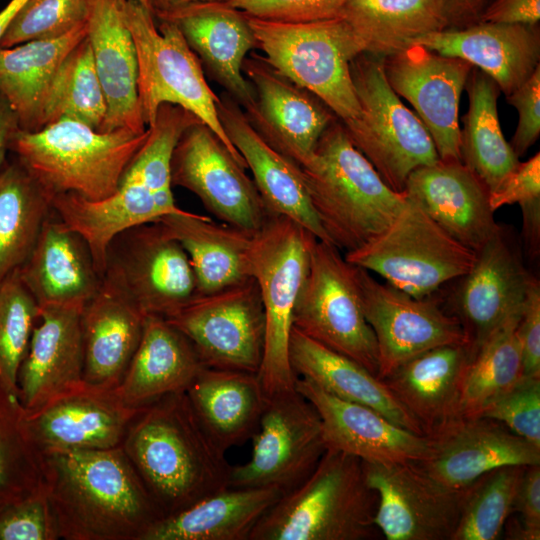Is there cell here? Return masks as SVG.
<instances>
[{
    "label": "cell",
    "instance_id": "obj_1",
    "mask_svg": "<svg viewBox=\"0 0 540 540\" xmlns=\"http://www.w3.org/2000/svg\"><path fill=\"white\" fill-rule=\"evenodd\" d=\"M43 453L60 539L142 540L164 517L121 446Z\"/></svg>",
    "mask_w": 540,
    "mask_h": 540
},
{
    "label": "cell",
    "instance_id": "obj_2",
    "mask_svg": "<svg viewBox=\"0 0 540 540\" xmlns=\"http://www.w3.org/2000/svg\"><path fill=\"white\" fill-rule=\"evenodd\" d=\"M163 516L229 487L231 467L184 392L141 408L121 444Z\"/></svg>",
    "mask_w": 540,
    "mask_h": 540
},
{
    "label": "cell",
    "instance_id": "obj_3",
    "mask_svg": "<svg viewBox=\"0 0 540 540\" xmlns=\"http://www.w3.org/2000/svg\"><path fill=\"white\" fill-rule=\"evenodd\" d=\"M300 169L324 231L345 253L386 229L407 199L404 191H395L384 182L353 145L338 118L324 131L310 161Z\"/></svg>",
    "mask_w": 540,
    "mask_h": 540
},
{
    "label": "cell",
    "instance_id": "obj_4",
    "mask_svg": "<svg viewBox=\"0 0 540 540\" xmlns=\"http://www.w3.org/2000/svg\"><path fill=\"white\" fill-rule=\"evenodd\" d=\"M377 500L362 461L327 448L312 473L262 515L249 540L373 539Z\"/></svg>",
    "mask_w": 540,
    "mask_h": 540
},
{
    "label": "cell",
    "instance_id": "obj_5",
    "mask_svg": "<svg viewBox=\"0 0 540 540\" xmlns=\"http://www.w3.org/2000/svg\"><path fill=\"white\" fill-rule=\"evenodd\" d=\"M148 135L127 129L102 132L60 119L37 131L20 130L10 152L52 197L72 193L98 201L112 195Z\"/></svg>",
    "mask_w": 540,
    "mask_h": 540
},
{
    "label": "cell",
    "instance_id": "obj_6",
    "mask_svg": "<svg viewBox=\"0 0 540 540\" xmlns=\"http://www.w3.org/2000/svg\"><path fill=\"white\" fill-rule=\"evenodd\" d=\"M315 239L305 228L279 215H272L252 237L250 273L258 284L265 317L263 358L257 375L266 400L296 390L298 376L290 363V337Z\"/></svg>",
    "mask_w": 540,
    "mask_h": 540
},
{
    "label": "cell",
    "instance_id": "obj_7",
    "mask_svg": "<svg viewBox=\"0 0 540 540\" xmlns=\"http://www.w3.org/2000/svg\"><path fill=\"white\" fill-rule=\"evenodd\" d=\"M246 16L269 65L317 96L340 121L358 116L350 63L363 50L343 19L279 22Z\"/></svg>",
    "mask_w": 540,
    "mask_h": 540
},
{
    "label": "cell",
    "instance_id": "obj_8",
    "mask_svg": "<svg viewBox=\"0 0 540 540\" xmlns=\"http://www.w3.org/2000/svg\"><path fill=\"white\" fill-rule=\"evenodd\" d=\"M124 17L138 60V99L143 121L151 126L163 104L182 107L210 127L244 167L227 137L217 112V96L206 82L203 67L179 28L157 20L138 0L124 1Z\"/></svg>",
    "mask_w": 540,
    "mask_h": 540
},
{
    "label": "cell",
    "instance_id": "obj_9",
    "mask_svg": "<svg viewBox=\"0 0 540 540\" xmlns=\"http://www.w3.org/2000/svg\"><path fill=\"white\" fill-rule=\"evenodd\" d=\"M350 73L359 114L341 122L353 145L384 182L403 192L415 169L438 161L434 142L417 115L389 86L380 57L359 54L350 63Z\"/></svg>",
    "mask_w": 540,
    "mask_h": 540
},
{
    "label": "cell",
    "instance_id": "obj_10",
    "mask_svg": "<svg viewBox=\"0 0 540 540\" xmlns=\"http://www.w3.org/2000/svg\"><path fill=\"white\" fill-rule=\"evenodd\" d=\"M344 258L413 297L426 298L440 286L466 275L476 252L449 235L407 195L388 227L361 247L346 252Z\"/></svg>",
    "mask_w": 540,
    "mask_h": 540
},
{
    "label": "cell",
    "instance_id": "obj_11",
    "mask_svg": "<svg viewBox=\"0 0 540 540\" xmlns=\"http://www.w3.org/2000/svg\"><path fill=\"white\" fill-rule=\"evenodd\" d=\"M294 328L378 375L375 335L362 309L353 265L333 244L315 239Z\"/></svg>",
    "mask_w": 540,
    "mask_h": 540
},
{
    "label": "cell",
    "instance_id": "obj_12",
    "mask_svg": "<svg viewBox=\"0 0 540 540\" xmlns=\"http://www.w3.org/2000/svg\"><path fill=\"white\" fill-rule=\"evenodd\" d=\"M166 320L189 339L205 367L258 373L265 317L253 277L214 292L195 294Z\"/></svg>",
    "mask_w": 540,
    "mask_h": 540
},
{
    "label": "cell",
    "instance_id": "obj_13",
    "mask_svg": "<svg viewBox=\"0 0 540 540\" xmlns=\"http://www.w3.org/2000/svg\"><path fill=\"white\" fill-rule=\"evenodd\" d=\"M103 277L145 316L166 319L197 294L186 251L157 221L133 226L112 239Z\"/></svg>",
    "mask_w": 540,
    "mask_h": 540
},
{
    "label": "cell",
    "instance_id": "obj_14",
    "mask_svg": "<svg viewBox=\"0 0 540 540\" xmlns=\"http://www.w3.org/2000/svg\"><path fill=\"white\" fill-rule=\"evenodd\" d=\"M251 440L250 459L231 467V488L275 487L284 494L312 473L327 449L318 412L297 390L267 399Z\"/></svg>",
    "mask_w": 540,
    "mask_h": 540
},
{
    "label": "cell",
    "instance_id": "obj_15",
    "mask_svg": "<svg viewBox=\"0 0 540 540\" xmlns=\"http://www.w3.org/2000/svg\"><path fill=\"white\" fill-rule=\"evenodd\" d=\"M245 169L214 131L198 120L186 128L174 148L171 183L195 194L220 222L256 233L272 215Z\"/></svg>",
    "mask_w": 540,
    "mask_h": 540
},
{
    "label": "cell",
    "instance_id": "obj_16",
    "mask_svg": "<svg viewBox=\"0 0 540 540\" xmlns=\"http://www.w3.org/2000/svg\"><path fill=\"white\" fill-rule=\"evenodd\" d=\"M354 276L364 316L376 339L382 379L411 358L435 347L467 345L469 338L459 321L430 297H413L383 284L360 267Z\"/></svg>",
    "mask_w": 540,
    "mask_h": 540
},
{
    "label": "cell",
    "instance_id": "obj_17",
    "mask_svg": "<svg viewBox=\"0 0 540 540\" xmlns=\"http://www.w3.org/2000/svg\"><path fill=\"white\" fill-rule=\"evenodd\" d=\"M362 464L377 494L374 523L387 540H451L471 487L446 488L415 462Z\"/></svg>",
    "mask_w": 540,
    "mask_h": 540
},
{
    "label": "cell",
    "instance_id": "obj_18",
    "mask_svg": "<svg viewBox=\"0 0 540 540\" xmlns=\"http://www.w3.org/2000/svg\"><path fill=\"white\" fill-rule=\"evenodd\" d=\"M392 90L406 99L431 136L439 159H460L459 103L473 66L419 44L381 58Z\"/></svg>",
    "mask_w": 540,
    "mask_h": 540
},
{
    "label": "cell",
    "instance_id": "obj_19",
    "mask_svg": "<svg viewBox=\"0 0 540 540\" xmlns=\"http://www.w3.org/2000/svg\"><path fill=\"white\" fill-rule=\"evenodd\" d=\"M243 73L255 100L244 113L259 135L299 167L306 165L328 126L337 118L317 96L283 76L262 55L251 53Z\"/></svg>",
    "mask_w": 540,
    "mask_h": 540
},
{
    "label": "cell",
    "instance_id": "obj_20",
    "mask_svg": "<svg viewBox=\"0 0 540 540\" xmlns=\"http://www.w3.org/2000/svg\"><path fill=\"white\" fill-rule=\"evenodd\" d=\"M427 435L429 454L415 463L452 490L468 489L499 467L540 464V448L482 416H458Z\"/></svg>",
    "mask_w": 540,
    "mask_h": 540
},
{
    "label": "cell",
    "instance_id": "obj_21",
    "mask_svg": "<svg viewBox=\"0 0 540 540\" xmlns=\"http://www.w3.org/2000/svg\"><path fill=\"white\" fill-rule=\"evenodd\" d=\"M154 17L176 24L202 67L241 108L253 104L255 92L243 63L257 46L245 13L225 1H206L168 8Z\"/></svg>",
    "mask_w": 540,
    "mask_h": 540
},
{
    "label": "cell",
    "instance_id": "obj_22",
    "mask_svg": "<svg viewBox=\"0 0 540 540\" xmlns=\"http://www.w3.org/2000/svg\"><path fill=\"white\" fill-rule=\"evenodd\" d=\"M296 390L318 412L327 448L383 465L420 462L429 454L427 434L407 430L370 407L340 399L306 378H297Z\"/></svg>",
    "mask_w": 540,
    "mask_h": 540
},
{
    "label": "cell",
    "instance_id": "obj_23",
    "mask_svg": "<svg viewBox=\"0 0 540 540\" xmlns=\"http://www.w3.org/2000/svg\"><path fill=\"white\" fill-rule=\"evenodd\" d=\"M140 409L125 405L114 390L83 383L26 413V419L43 452L103 450L121 446Z\"/></svg>",
    "mask_w": 540,
    "mask_h": 540
},
{
    "label": "cell",
    "instance_id": "obj_24",
    "mask_svg": "<svg viewBox=\"0 0 540 540\" xmlns=\"http://www.w3.org/2000/svg\"><path fill=\"white\" fill-rule=\"evenodd\" d=\"M531 277L502 227L476 252L472 268L460 278L454 314L471 354L522 307Z\"/></svg>",
    "mask_w": 540,
    "mask_h": 540
},
{
    "label": "cell",
    "instance_id": "obj_25",
    "mask_svg": "<svg viewBox=\"0 0 540 540\" xmlns=\"http://www.w3.org/2000/svg\"><path fill=\"white\" fill-rule=\"evenodd\" d=\"M404 192L449 235L477 252L501 228L489 203V190L461 160L438 159L415 169Z\"/></svg>",
    "mask_w": 540,
    "mask_h": 540
},
{
    "label": "cell",
    "instance_id": "obj_26",
    "mask_svg": "<svg viewBox=\"0 0 540 540\" xmlns=\"http://www.w3.org/2000/svg\"><path fill=\"white\" fill-rule=\"evenodd\" d=\"M82 308L40 307V317L17 376L18 399L26 413L37 411L84 383Z\"/></svg>",
    "mask_w": 540,
    "mask_h": 540
},
{
    "label": "cell",
    "instance_id": "obj_27",
    "mask_svg": "<svg viewBox=\"0 0 540 540\" xmlns=\"http://www.w3.org/2000/svg\"><path fill=\"white\" fill-rule=\"evenodd\" d=\"M217 112L227 137L251 170L269 213L284 216L317 239L331 243L313 209L300 167L259 135L227 93L219 96Z\"/></svg>",
    "mask_w": 540,
    "mask_h": 540
},
{
    "label": "cell",
    "instance_id": "obj_28",
    "mask_svg": "<svg viewBox=\"0 0 540 540\" xmlns=\"http://www.w3.org/2000/svg\"><path fill=\"white\" fill-rule=\"evenodd\" d=\"M125 0H89L86 18L95 70L106 102L99 129L147 130L138 99V60L124 17Z\"/></svg>",
    "mask_w": 540,
    "mask_h": 540
},
{
    "label": "cell",
    "instance_id": "obj_29",
    "mask_svg": "<svg viewBox=\"0 0 540 540\" xmlns=\"http://www.w3.org/2000/svg\"><path fill=\"white\" fill-rule=\"evenodd\" d=\"M411 44L470 63L490 76L505 96L521 86L540 65L538 25L479 21L428 33Z\"/></svg>",
    "mask_w": 540,
    "mask_h": 540
},
{
    "label": "cell",
    "instance_id": "obj_30",
    "mask_svg": "<svg viewBox=\"0 0 540 540\" xmlns=\"http://www.w3.org/2000/svg\"><path fill=\"white\" fill-rule=\"evenodd\" d=\"M17 272L39 307H83L103 280L85 239L54 211Z\"/></svg>",
    "mask_w": 540,
    "mask_h": 540
},
{
    "label": "cell",
    "instance_id": "obj_31",
    "mask_svg": "<svg viewBox=\"0 0 540 540\" xmlns=\"http://www.w3.org/2000/svg\"><path fill=\"white\" fill-rule=\"evenodd\" d=\"M145 317L118 287L103 277L99 289L81 310L85 384L115 390L139 345Z\"/></svg>",
    "mask_w": 540,
    "mask_h": 540
},
{
    "label": "cell",
    "instance_id": "obj_32",
    "mask_svg": "<svg viewBox=\"0 0 540 540\" xmlns=\"http://www.w3.org/2000/svg\"><path fill=\"white\" fill-rule=\"evenodd\" d=\"M205 367L189 339L165 318L146 316L142 337L128 369L115 388L134 409L184 392Z\"/></svg>",
    "mask_w": 540,
    "mask_h": 540
},
{
    "label": "cell",
    "instance_id": "obj_33",
    "mask_svg": "<svg viewBox=\"0 0 540 540\" xmlns=\"http://www.w3.org/2000/svg\"><path fill=\"white\" fill-rule=\"evenodd\" d=\"M467 345L427 350L380 379L401 405L430 434L459 416V397Z\"/></svg>",
    "mask_w": 540,
    "mask_h": 540
},
{
    "label": "cell",
    "instance_id": "obj_34",
    "mask_svg": "<svg viewBox=\"0 0 540 540\" xmlns=\"http://www.w3.org/2000/svg\"><path fill=\"white\" fill-rule=\"evenodd\" d=\"M185 393L205 433L224 453L253 438L267 401L256 373L208 367Z\"/></svg>",
    "mask_w": 540,
    "mask_h": 540
},
{
    "label": "cell",
    "instance_id": "obj_35",
    "mask_svg": "<svg viewBox=\"0 0 540 540\" xmlns=\"http://www.w3.org/2000/svg\"><path fill=\"white\" fill-rule=\"evenodd\" d=\"M289 357L297 376L312 381L340 399L370 407L407 430L425 434L420 423L377 376L294 327L290 337Z\"/></svg>",
    "mask_w": 540,
    "mask_h": 540
},
{
    "label": "cell",
    "instance_id": "obj_36",
    "mask_svg": "<svg viewBox=\"0 0 540 540\" xmlns=\"http://www.w3.org/2000/svg\"><path fill=\"white\" fill-rule=\"evenodd\" d=\"M186 251L197 294L214 292L251 278L249 250L254 233L188 211L157 220Z\"/></svg>",
    "mask_w": 540,
    "mask_h": 540
},
{
    "label": "cell",
    "instance_id": "obj_37",
    "mask_svg": "<svg viewBox=\"0 0 540 540\" xmlns=\"http://www.w3.org/2000/svg\"><path fill=\"white\" fill-rule=\"evenodd\" d=\"M55 214L87 242L95 266L104 276L106 250L112 239L133 226L173 214L139 181L122 177L109 197L91 201L67 193L51 199Z\"/></svg>",
    "mask_w": 540,
    "mask_h": 540
},
{
    "label": "cell",
    "instance_id": "obj_38",
    "mask_svg": "<svg viewBox=\"0 0 540 540\" xmlns=\"http://www.w3.org/2000/svg\"><path fill=\"white\" fill-rule=\"evenodd\" d=\"M281 495L275 487H228L163 517L142 540H249L258 520Z\"/></svg>",
    "mask_w": 540,
    "mask_h": 540
},
{
    "label": "cell",
    "instance_id": "obj_39",
    "mask_svg": "<svg viewBox=\"0 0 540 540\" xmlns=\"http://www.w3.org/2000/svg\"><path fill=\"white\" fill-rule=\"evenodd\" d=\"M86 36L85 21L58 38L0 47V93L15 111L21 130L40 129L47 88L64 58Z\"/></svg>",
    "mask_w": 540,
    "mask_h": 540
},
{
    "label": "cell",
    "instance_id": "obj_40",
    "mask_svg": "<svg viewBox=\"0 0 540 540\" xmlns=\"http://www.w3.org/2000/svg\"><path fill=\"white\" fill-rule=\"evenodd\" d=\"M338 17L349 25L363 52L380 58L448 28L437 0H348Z\"/></svg>",
    "mask_w": 540,
    "mask_h": 540
},
{
    "label": "cell",
    "instance_id": "obj_41",
    "mask_svg": "<svg viewBox=\"0 0 540 540\" xmlns=\"http://www.w3.org/2000/svg\"><path fill=\"white\" fill-rule=\"evenodd\" d=\"M465 90L468 110L460 129V159L486 185L496 190L519 164L510 143L505 139L498 116L497 102L501 90L480 69L473 67Z\"/></svg>",
    "mask_w": 540,
    "mask_h": 540
},
{
    "label": "cell",
    "instance_id": "obj_42",
    "mask_svg": "<svg viewBox=\"0 0 540 540\" xmlns=\"http://www.w3.org/2000/svg\"><path fill=\"white\" fill-rule=\"evenodd\" d=\"M51 198L13 156L0 172V282L21 267L52 213Z\"/></svg>",
    "mask_w": 540,
    "mask_h": 540
},
{
    "label": "cell",
    "instance_id": "obj_43",
    "mask_svg": "<svg viewBox=\"0 0 540 540\" xmlns=\"http://www.w3.org/2000/svg\"><path fill=\"white\" fill-rule=\"evenodd\" d=\"M521 311L522 307L514 311L471 354L461 382L459 416H479L523 376L517 336Z\"/></svg>",
    "mask_w": 540,
    "mask_h": 540
},
{
    "label": "cell",
    "instance_id": "obj_44",
    "mask_svg": "<svg viewBox=\"0 0 540 540\" xmlns=\"http://www.w3.org/2000/svg\"><path fill=\"white\" fill-rule=\"evenodd\" d=\"M44 488V453L18 397L0 386V511Z\"/></svg>",
    "mask_w": 540,
    "mask_h": 540
},
{
    "label": "cell",
    "instance_id": "obj_45",
    "mask_svg": "<svg viewBox=\"0 0 540 540\" xmlns=\"http://www.w3.org/2000/svg\"><path fill=\"white\" fill-rule=\"evenodd\" d=\"M106 102L86 36L64 58L43 99L40 129L60 119L80 121L99 130Z\"/></svg>",
    "mask_w": 540,
    "mask_h": 540
},
{
    "label": "cell",
    "instance_id": "obj_46",
    "mask_svg": "<svg viewBox=\"0 0 540 540\" xmlns=\"http://www.w3.org/2000/svg\"><path fill=\"white\" fill-rule=\"evenodd\" d=\"M199 119L180 106L163 104L148 135L123 177L139 181L172 213L179 208L172 192L170 165L174 148L187 127Z\"/></svg>",
    "mask_w": 540,
    "mask_h": 540
},
{
    "label": "cell",
    "instance_id": "obj_47",
    "mask_svg": "<svg viewBox=\"0 0 540 540\" xmlns=\"http://www.w3.org/2000/svg\"><path fill=\"white\" fill-rule=\"evenodd\" d=\"M526 466H503L475 482L469 491L451 540H495L512 512Z\"/></svg>",
    "mask_w": 540,
    "mask_h": 540
},
{
    "label": "cell",
    "instance_id": "obj_48",
    "mask_svg": "<svg viewBox=\"0 0 540 540\" xmlns=\"http://www.w3.org/2000/svg\"><path fill=\"white\" fill-rule=\"evenodd\" d=\"M40 307L17 270L0 282V386L18 397L17 376Z\"/></svg>",
    "mask_w": 540,
    "mask_h": 540
},
{
    "label": "cell",
    "instance_id": "obj_49",
    "mask_svg": "<svg viewBox=\"0 0 540 540\" xmlns=\"http://www.w3.org/2000/svg\"><path fill=\"white\" fill-rule=\"evenodd\" d=\"M89 0H28L6 30L0 47L61 37L84 23Z\"/></svg>",
    "mask_w": 540,
    "mask_h": 540
},
{
    "label": "cell",
    "instance_id": "obj_50",
    "mask_svg": "<svg viewBox=\"0 0 540 540\" xmlns=\"http://www.w3.org/2000/svg\"><path fill=\"white\" fill-rule=\"evenodd\" d=\"M489 203L494 212L505 205H520L524 241L529 254L536 256L540 242V153L519 162L500 186L489 193Z\"/></svg>",
    "mask_w": 540,
    "mask_h": 540
},
{
    "label": "cell",
    "instance_id": "obj_51",
    "mask_svg": "<svg viewBox=\"0 0 540 540\" xmlns=\"http://www.w3.org/2000/svg\"><path fill=\"white\" fill-rule=\"evenodd\" d=\"M479 416L492 419L540 448V378L522 376Z\"/></svg>",
    "mask_w": 540,
    "mask_h": 540
},
{
    "label": "cell",
    "instance_id": "obj_52",
    "mask_svg": "<svg viewBox=\"0 0 540 540\" xmlns=\"http://www.w3.org/2000/svg\"><path fill=\"white\" fill-rule=\"evenodd\" d=\"M58 528L45 488L0 511V540H56Z\"/></svg>",
    "mask_w": 540,
    "mask_h": 540
},
{
    "label": "cell",
    "instance_id": "obj_53",
    "mask_svg": "<svg viewBox=\"0 0 540 540\" xmlns=\"http://www.w3.org/2000/svg\"><path fill=\"white\" fill-rule=\"evenodd\" d=\"M246 15L279 22H308L338 17L348 0H224Z\"/></svg>",
    "mask_w": 540,
    "mask_h": 540
},
{
    "label": "cell",
    "instance_id": "obj_54",
    "mask_svg": "<svg viewBox=\"0 0 540 540\" xmlns=\"http://www.w3.org/2000/svg\"><path fill=\"white\" fill-rule=\"evenodd\" d=\"M506 100L518 112L517 127L509 143L519 158L540 135V65Z\"/></svg>",
    "mask_w": 540,
    "mask_h": 540
},
{
    "label": "cell",
    "instance_id": "obj_55",
    "mask_svg": "<svg viewBox=\"0 0 540 540\" xmlns=\"http://www.w3.org/2000/svg\"><path fill=\"white\" fill-rule=\"evenodd\" d=\"M512 511L520 518L509 524L507 538L540 539V464L526 466L522 472Z\"/></svg>",
    "mask_w": 540,
    "mask_h": 540
},
{
    "label": "cell",
    "instance_id": "obj_56",
    "mask_svg": "<svg viewBox=\"0 0 540 540\" xmlns=\"http://www.w3.org/2000/svg\"><path fill=\"white\" fill-rule=\"evenodd\" d=\"M523 376L540 378V283L531 277L517 325Z\"/></svg>",
    "mask_w": 540,
    "mask_h": 540
},
{
    "label": "cell",
    "instance_id": "obj_57",
    "mask_svg": "<svg viewBox=\"0 0 540 540\" xmlns=\"http://www.w3.org/2000/svg\"><path fill=\"white\" fill-rule=\"evenodd\" d=\"M540 20V0H493L485 9L480 21L538 25Z\"/></svg>",
    "mask_w": 540,
    "mask_h": 540
},
{
    "label": "cell",
    "instance_id": "obj_58",
    "mask_svg": "<svg viewBox=\"0 0 540 540\" xmlns=\"http://www.w3.org/2000/svg\"><path fill=\"white\" fill-rule=\"evenodd\" d=\"M448 28H462L480 21L493 0H437Z\"/></svg>",
    "mask_w": 540,
    "mask_h": 540
},
{
    "label": "cell",
    "instance_id": "obj_59",
    "mask_svg": "<svg viewBox=\"0 0 540 540\" xmlns=\"http://www.w3.org/2000/svg\"><path fill=\"white\" fill-rule=\"evenodd\" d=\"M21 130L18 117L0 93V172L7 161V153L15 135Z\"/></svg>",
    "mask_w": 540,
    "mask_h": 540
},
{
    "label": "cell",
    "instance_id": "obj_60",
    "mask_svg": "<svg viewBox=\"0 0 540 540\" xmlns=\"http://www.w3.org/2000/svg\"><path fill=\"white\" fill-rule=\"evenodd\" d=\"M28 0H10L0 10V42L12 20Z\"/></svg>",
    "mask_w": 540,
    "mask_h": 540
},
{
    "label": "cell",
    "instance_id": "obj_61",
    "mask_svg": "<svg viewBox=\"0 0 540 540\" xmlns=\"http://www.w3.org/2000/svg\"><path fill=\"white\" fill-rule=\"evenodd\" d=\"M161 1H162V9H161V11H164V10H166L168 8L177 7V6H181V5H185V4H189V3H194V2L224 1V0H161ZM161 11H159V12H161Z\"/></svg>",
    "mask_w": 540,
    "mask_h": 540
},
{
    "label": "cell",
    "instance_id": "obj_62",
    "mask_svg": "<svg viewBox=\"0 0 540 540\" xmlns=\"http://www.w3.org/2000/svg\"><path fill=\"white\" fill-rule=\"evenodd\" d=\"M142 5L149 9L155 16L162 9L161 0H138Z\"/></svg>",
    "mask_w": 540,
    "mask_h": 540
}]
</instances>
